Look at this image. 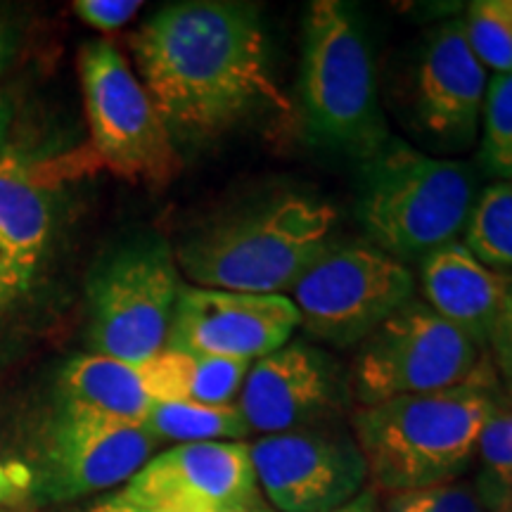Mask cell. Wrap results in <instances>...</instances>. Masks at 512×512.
Here are the masks:
<instances>
[{
  "instance_id": "cell-1",
  "label": "cell",
  "mask_w": 512,
  "mask_h": 512,
  "mask_svg": "<svg viewBox=\"0 0 512 512\" xmlns=\"http://www.w3.org/2000/svg\"><path fill=\"white\" fill-rule=\"evenodd\" d=\"M128 46L174 143L214 140L256 114L287 107L252 3H171L128 36Z\"/></svg>"
},
{
  "instance_id": "cell-2",
  "label": "cell",
  "mask_w": 512,
  "mask_h": 512,
  "mask_svg": "<svg viewBox=\"0 0 512 512\" xmlns=\"http://www.w3.org/2000/svg\"><path fill=\"white\" fill-rule=\"evenodd\" d=\"M501 394L486 354L477 373L458 387L358 406L351 434L366 460L368 482L389 496L465 477Z\"/></svg>"
},
{
  "instance_id": "cell-3",
  "label": "cell",
  "mask_w": 512,
  "mask_h": 512,
  "mask_svg": "<svg viewBox=\"0 0 512 512\" xmlns=\"http://www.w3.org/2000/svg\"><path fill=\"white\" fill-rule=\"evenodd\" d=\"M330 202L285 192L197 230L178 247L176 264L192 285L245 294H290L332 245Z\"/></svg>"
},
{
  "instance_id": "cell-4",
  "label": "cell",
  "mask_w": 512,
  "mask_h": 512,
  "mask_svg": "<svg viewBox=\"0 0 512 512\" xmlns=\"http://www.w3.org/2000/svg\"><path fill=\"white\" fill-rule=\"evenodd\" d=\"M479 190L472 166L389 138L358 171L356 219L392 259L422 261L458 242Z\"/></svg>"
},
{
  "instance_id": "cell-5",
  "label": "cell",
  "mask_w": 512,
  "mask_h": 512,
  "mask_svg": "<svg viewBox=\"0 0 512 512\" xmlns=\"http://www.w3.org/2000/svg\"><path fill=\"white\" fill-rule=\"evenodd\" d=\"M299 95L311 138L330 150L363 162L392 138L366 34L339 0H316L306 10Z\"/></svg>"
},
{
  "instance_id": "cell-6",
  "label": "cell",
  "mask_w": 512,
  "mask_h": 512,
  "mask_svg": "<svg viewBox=\"0 0 512 512\" xmlns=\"http://www.w3.org/2000/svg\"><path fill=\"white\" fill-rule=\"evenodd\" d=\"M181 287L176 256L159 235L114 247L88 280V347L133 366L162 354Z\"/></svg>"
},
{
  "instance_id": "cell-7",
  "label": "cell",
  "mask_w": 512,
  "mask_h": 512,
  "mask_svg": "<svg viewBox=\"0 0 512 512\" xmlns=\"http://www.w3.org/2000/svg\"><path fill=\"white\" fill-rule=\"evenodd\" d=\"M79 76L95 162L128 181L169 183L181 157L124 53L107 38L88 41L79 53Z\"/></svg>"
},
{
  "instance_id": "cell-8",
  "label": "cell",
  "mask_w": 512,
  "mask_h": 512,
  "mask_svg": "<svg viewBox=\"0 0 512 512\" xmlns=\"http://www.w3.org/2000/svg\"><path fill=\"white\" fill-rule=\"evenodd\" d=\"M486 351L420 299L396 309L358 344L351 394L358 406L434 394L470 380Z\"/></svg>"
},
{
  "instance_id": "cell-9",
  "label": "cell",
  "mask_w": 512,
  "mask_h": 512,
  "mask_svg": "<svg viewBox=\"0 0 512 512\" xmlns=\"http://www.w3.org/2000/svg\"><path fill=\"white\" fill-rule=\"evenodd\" d=\"M287 297L299 313V328L318 342L347 349L411 302L415 278L406 264L373 245L332 242Z\"/></svg>"
},
{
  "instance_id": "cell-10",
  "label": "cell",
  "mask_w": 512,
  "mask_h": 512,
  "mask_svg": "<svg viewBox=\"0 0 512 512\" xmlns=\"http://www.w3.org/2000/svg\"><path fill=\"white\" fill-rule=\"evenodd\" d=\"M261 496L278 512H332L368 489V467L354 434L306 427L249 444Z\"/></svg>"
},
{
  "instance_id": "cell-11",
  "label": "cell",
  "mask_w": 512,
  "mask_h": 512,
  "mask_svg": "<svg viewBox=\"0 0 512 512\" xmlns=\"http://www.w3.org/2000/svg\"><path fill=\"white\" fill-rule=\"evenodd\" d=\"M159 441L143 425L102 418L60 401L41 437L38 489L48 501H74L126 484Z\"/></svg>"
},
{
  "instance_id": "cell-12",
  "label": "cell",
  "mask_w": 512,
  "mask_h": 512,
  "mask_svg": "<svg viewBox=\"0 0 512 512\" xmlns=\"http://www.w3.org/2000/svg\"><path fill=\"white\" fill-rule=\"evenodd\" d=\"M117 494L131 503L176 512L264 505L245 441H202L166 448L147 460Z\"/></svg>"
},
{
  "instance_id": "cell-13",
  "label": "cell",
  "mask_w": 512,
  "mask_h": 512,
  "mask_svg": "<svg viewBox=\"0 0 512 512\" xmlns=\"http://www.w3.org/2000/svg\"><path fill=\"white\" fill-rule=\"evenodd\" d=\"M299 313L287 294L183 285L166 349L254 363L290 342Z\"/></svg>"
},
{
  "instance_id": "cell-14",
  "label": "cell",
  "mask_w": 512,
  "mask_h": 512,
  "mask_svg": "<svg viewBox=\"0 0 512 512\" xmlns=\"http://www.w3.org/2000/svg\"><path fill=\"white\" fill-rule=\"evenodd\" d=\"M344 382L337 363L306 342H287L252 363L238 396L249 432L283 434L325 425L339 411Z\"/></svg>"
},
{
  "instance_id": "cell-15",
  "label": "cell",
  "mask_w": 512,
  "mask_h": 512,
  "mask_svg": "<svg viewBox=\"0 0 512 512\" xmlns=\"http://www.w3.org/2000/svg\"><path fill=\"white\" fill-rule=\"evenodd\" d=\"M489 76L467 46L463 22L437 27L422 48L413 110L427 136L446 150H467L479 136Z\"/></svg>"
},
{
  "instance_id": "cell-16",
  "label": "cell",
  "mask_w": 512,
  "mask_h": 512,
  "mask_svg": "<svg viewBox=\"0 0 512 512\" xmlns=\"http://www.w3.org/2000/svg\"><path fill=\"white\" fill-rule=\"evenodd\" d=\"M50 162L38 164L19 147L0 155V271L27 292L46 256L53 230Z\"/></svg>"
},
{
  "instance_id": "cell-17",
  "label": "cell",
  "mask_w": 512,
  "mask_h": 512,
  "mask_svg": "<svg viewBox=\"0 0 512 512\" xmlns=\"http://www.w3.org/2000/svg\"><path fill=\"white\" fill-rule=\"evenodd\" d=\"M425 304L486 351L491 330L512 290V275L479 264L463 242L439 247L420 261Z\"/></svg>"
},
{
  "instance_id": "cell-18",
  "label": "cell",
  "mask_w": 512,
  "mask_h": 512,
  "mask_svg": "<svg viewBox=\"0 0 512 512\" xmlns=\"http://www.w3.org/2000/svg\"><path fill=\"white\" fill-rule=\"evenodd\" d=\"M60 401L128 425H143L155 406L143 363L133 366L98 354L79 356L64 366Z\"/></svg>"
},
{
  "instance_id": "cell-19",
  "label": "cell",
  "mask_w": 512,
  "mask_h": 512,
  "mask_svg": "<svg viewBox=\"0 0 512 512\" xmlns=\"http://www.w3.org/2000/svg\"><path fill=\"white\" fill-rule=\"evenodd\" d=\"M252 363L235 358L185 354L164 349L143 363L147 389L155 403L190 401L204 406H233Z\"/></svg>"
},
{
  "instance_id": "cell-20",
  "label": "cell",
  "mask_w": 512,
  "mask_h": 512,
  "mask_svg": "<svg viewBox=\"0 0 512 512\" xmlns=\"http://www.w3.org/2000/svg\"><path fill=\"white\" fill-rule=\"evenodd\" d=\"M143 427L157 441H178V444L245 441L252 434L238 403L233 406H204L190 401L155 403Z\"/></svg>"
},
{
  "instance_id": "cell-21",
  "label": "cell",
  "mask_w": 512,
  "mask_h": 512,
  "mask_svg": "<svg viewBox=\"0 0 512 512\" xmlns=\"http://www.w3.org/2000/svg\"><path fill=\"white\" fill-rule=\"evenodd\" d=\"M463 238L479 264L512 275V181H496L479 192Z\"/></svg>"
},
{
  "instance_id": "cell-22",
  "label": "cell",
  "mask_w": 512,
  "mask_h": 512,
  "mask_svg": "<svg viewBox=\"0 0 512 512\" xmlns=\"http://www.w3.org/2000/svg\"><path fill=\"white\" fill-rule=\"evenodd\" d=\"M475 482L496 512H512V399L505 392L477 444Z\"/></svg>"
},
{
  "instance_id": "cell-23",
  "label": "cell",
  "mask_w": 512,
  "mask_h": 512,
  "mask_svg": "<svg viewBox=\"0 0 512 512\" xmlns=\"http://www.w3.org/2000/svg\"><path fill=\"white\" fill-rule=\"evenodd\" d=\"M479 128L482 171L496 181H512V72L489 79Z\"/></svg>"
},
{
  "instance_id": "cell-24",
  "label": "cell",
  "mask_w": 512,
  "mask_h": 512,
  "mask_svg": "<svg viewBox=\"0 0 512 512\" xmlns=\"http://www.w3.org/2000/svg\"><path fill=\"white\" fill-rule=\"evenodd\" d=\"M467 46L486 72H512V0H477L463 19Z\"/></svg>"
},
{
  "instance_id": "cell-25",
  "label": "cell",
  "mask_w": 512,
  "mask_h": 512,
  "mask_svg": "<svg viewBox=\"0 0 512 512\" xmlns=\"http://www.w3.org/2000/svg\"><path fill=\"white\" fill-rule=\"evenodd\" d=\"M382 512H496L486 501L484 491L475 479H453V482L425 486V489L389 494Z\"/></svg>"
},
{
  "instance_id": "cell-26",
  "label": "cell",
  "mask_w": 512,
  "mask_h": 512,
  "mask_svg": "<svg viewBox=\"0 0 512 512\" xmlns=\"http://www.w3.org/2000/svg\"><path fill=\"white\" fill-rule=\"evenodd\" d=\"M72 8L88 27L110 34L126 27L143 8V3L138 0H76Z\"/></svg>"
},
{
  "instance_id": "cell-27",
  "label": "cell",
  "mask_w": 512,
  "mask_h": 512,
  "mask_svg": "<svg viewBox=\"0 0 512 512\" xmlns=\"http://www.w3.org/2000/svg\"><path fill=\"white\" fill-rule=\"evenodd\" d=\"M486 354L491 358V366L496 370L498 382L505 396L512 399V290L508 294L501 316H498L494 330H491Z\"/></svg>"
},
{
  "instance_id": "cell-28",
  "label": "cell",
  "mask_w": 512,
  "mask_h": 512,
  "mask_svg": "<svg viewBox=\"0 0 512 512\" xmlns=\"http://www.w3.org/2000/svg\"><path fill=\"white\" fill-rule=\"evenodd\" d=\"M34 484V475L29 467L10 463H0V503H17L27 496V491Z\"/></svg>"
},
{
  "instance_id": "cell-29",
  "label": "cell",
  "mask_w": 512,
  "mask_h": 512,
  "mask_svg": "<svg viewBox=\"0 0 512 512\" xmlns=\"http://www.w3.org/2000/svg\"><path fill=\"white\" fill-rule=\"evenodd\" d=\"M93 512H176V510H162V508H152V505L131 503L126 501V498H121L119 494H112L110 498H105V501L95 505Z\"/></svg>"
},
{
  "instance_id": "cell-30",
  "label": "cell",
  "mask_w": 512,
  "mask_h": 512,
  "mask_svg": "<svg viewBox=\"0 0 512 512\" xmlns=\"http://www.w3.org/2000/svg\"><path fill=\"white\" fill-rule=\"evenodd\" d=\"M332 512H382V503L373 486H368V489H363L354 501H349L347 505H342V508Z\"/></svg>"
},
{
  "instance_id": "cell-31",
  "label": "cell",
  "mask_w": 512,
  "mask_h": 512,
  "mask_svg": "<svg viewBox=\"0 0 512 512\" xmlns=\"http://www.w3.org/2000/svg\"><path fill=\"white\" fill-rule=\"evenodd\" d=\"M12 117H15V107H12V100L5 93H0V155H3L5 147H8Z\"/></svg>"
},
{
  "instance_id": "cell-32",
  "label": "cell",
  "mask_w": 512,
  "mask_h": 512,
  "mask_svg": "<svg viewBox=\"0 0 512 512\" xmlns=\"http://www.w3.org/2000/svg\"><path fill=\"white\" fill-rule=\"evenodd\" d=\"M12 53H15V29L0 17V72H3L5 64L10 62Z\"/></svg>"
},
{
  "instance_id": "cell-33",
  "label": "cell",
  "mask_w": 512,
  "mask_h": 512,
  "mask_svg": "<svg viewBox=\"0 0 512 512\" xmlns=\"http://www.w3.org/2000/svg\"><path fill=\"white\" fill-rule=\"evenodd\" d=\"M19 294H22V292H19L17 287L12 285L8 278H5V273L0 271V313L8 309V306H10L12 302H15Z\"/></svg>"
},
{
  "instance_id": "cell-34",
  "label": "cell",
  "mask_w": 512,
  "mask_h": 512,
  "mask_svg": "<svg viewBox=\"0 0 512 512\" xmlns=\"http://www.w3.org/2000/svg\"><path fill=\"white\" fill-rule=\"evenodd\" d=\"M223 512H273V510H268L266 505H261V508H245V510H223Z\"/></svg>"
}]
</instances>
